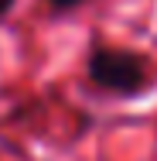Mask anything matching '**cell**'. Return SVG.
<instances>
[{"mask_svg": "<svg viewBox=\"0 0 157 161\" xmlns=\"http://www.w3.org/2000/svg\"><path fill=\"white\" fill-rule=\"evenodd\" d=\"M86 79L106 96L137 99L154 89L157 69L144 52L120 45H92L86 55Z\"/></svg>", "mask_w": 157, "mask_h": 161, "instance_id": "6da1fadb", "label": "cell"}, {"mask_svg": "<svg viewBox=\"0 0 157 161\" xmlns=\"http://www.w3.org/2000/svg\"><path fill=\"white\" fill-rule=\"evenodd\" d=\"M44 3H48L55 14H68V10H79L86 0H44Z\"/></svg>", "mask_w": 157, "mask_h": 161, "instance_id": "7a4b0ae2", "label": "cell"}, {"mask_svg": "<svg viewBox=\"0 0 157 161\" xmlns=\"http://www.w3.org/2000/svg\"><path fill=\"white\" fill-rule=\"evenodd\" d=\"M14 7H17V0H0V21H7Z\"/></svg>", "mask_w": 157, "mask_h": 161, "instance_id": "3957f363", "label": "cell"}]
</instances>
